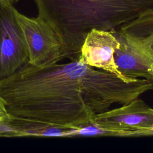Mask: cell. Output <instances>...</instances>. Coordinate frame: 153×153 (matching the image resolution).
I'll return each instance as SVG.
<instances>
[{"label": "cell", "mask_w": 153, "mask_h": 153, "mask_svg": "<svg viewBox=\"0 0 153 153\" xmlns=\"http://www.w3.org/2000/svg\"><path fill=\"white\" fill-rule=\"evenodd\" d=\"M152 90L145 78L126 82L79 61L36 67L29 63L0 80V96L14 117L78 128L114 103L127 104Z\"/></svg>", "instance_id": "cell-1"}, {"label": "cell", "mask_w": 153, "mask_h": 153, "mask_svg": "<svg viewBox=\"0 0 153 153\" xmlns=\"http://www.w3.org/2000/svg\"><path fill=\"white\" fill-rule=\"evenodd\" d=\"M118 29L111 31L120 44L114 54L118 69L128 78L146 79L153 90V10Z\"/></svg>", "instance_id": "cell-2"}, {"label": "cell", "mask_w": 153, "mask_h": 153, "mask_svg": "<svg viewBox=\"0 0 153 153\" xmlns=\"http://www.w3.org/2000/svg\"><path fill=\"white\" fill-rule=\"evenodd\" d=\"M17 16L26 43L30 65L44 67L66 57L60 37L41 17H29L18 11Z\"/></svg>", "instance_id": "cell-3"}, {"label": "cell", "mask_w": 153, "mask_h": 153, "mask_svg": "<svg viewBox=\"0 0 153 153\" xmlns=\"http://www.w3.org/2000/svg\"><path fill=\"white\" fill-rule=\"evenodd\" d=\"M13 4L0 1V80L29 63L23 33Z\"/></svg>", "instance_id": "cell-4"}, {"label": "cell", "mask_w": 153, "mask_h": 153, "mask_svg": "<svg viewBox=\"0 0 153 153\" xmlns=\"http://www.w3.org/2000/svg\"><path fill=\"white\" fill-rule=\"evenodd\" d=\"M120 44L111 31L92 29L82 45L79 60L88 66L106 71L117 75L126 82L136 78L124 76L118 69L114 54Z\"/></svg>", "instance_id": "cell-5"}, {"label": "cell", "mask_w": 153, "mask_h": 153, "mask_svg": "<svg viewBox=\"0 0 153 153\" xmlns=\"http://www.w3.org/2000/svg\"><path fill=\"white\" fill-rule=\"evenodd\" d=\"M91 121L109 130L129 133L149 130L153 128V108L137 98L121 107L97 114Z\"/></svg>", "instance_id": "cell-6"}, {"label": "cell", "mask_w": 153, "mask_h": 153, "mask_svg": "<svg viewBox=\"0 0 153 153\" xmlns=\"http://www.w3.org/2000/svg\"><path fill=\"white\" fill-rule=\"evenodd\" d=\"M76 129L11 115L8 120L0 124V136L75 137Z\"/></svg>", "instance_id": "cell-7"}, {"label": "cell", "mask_w": 153, "mask_h": 153, "mask_svg": "<svg viewBox=\"0 0 153 153\" xmlns=\"http://www.w3.org/2000/svg\"><path fill=\"white\" fill-rule=\"evenodd\" d=\"M11 117V115L8 113L5 103L0 96V124L8 120Z\"/></svg>", "instance_id": "cell-8"}, {"label": "cell", "mask_w": 153, "mask_h": 153, "mask_svg": "<svg viewBox=\"0 0 153 153\" xmlns=\"http://www.w3.org/2000/svg\"><path fill=\"white\" fill-rule=\"evenodd\" d=\"M153 136V128L145 130H140L130 132L127 137H137V136Z\"/></svg>", "instance_id": "cell-9"}, {"label": "cell", "mask_w": 153, "mask_h": 153, "mask_svg": "<svg viewBox=\"0 0 153 153\" xmlns=\"http://www.w3.org/2000/svg\"><path fill=\"white\" fill-rule=\"evenodd\" d=\"M2 2H6V3H8V4H14V3L17 2L19 0H0Z\"/></svg>", "instance_id": "cell-10"}]
</instances>
